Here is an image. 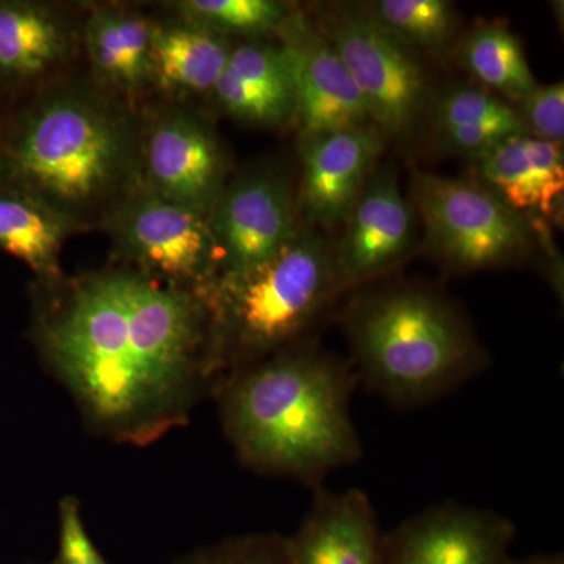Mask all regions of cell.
Instances as JSON below:
<instances>
[{
  "label": "cell",
  "mask_w": 564,
  "mask_h": 564,
  "mask_svg": "<svg viewBox=\"0 0 564 564\" xmlns=\"http://www.w3.org/2000/svg\"><path fill=\"white\" fill-rule=\"evenodd\" d=\"M32 343L93 434L148 447L220 380L202 295L135 269L39 282Z\"/></svg>",
  "instance_id": "1"
},
{
  "label": "cell",
  "mask_w": 564,
  "mask_h": 564,
  "mask_svg": "<svg viewBox=\"0 0 564 564\" xmlns=\"http://www.w3.org/2000/svg\"><path fill=\"white\" fill-rule=\"evenodd\" d=\"M352 381L347 364L295 344L225 375L212 395L243 466L318 484L361 456L350 414Z\"/></svg>",
  "instance_id": "2"
},
{
  "label": "cell",
  "mask_w": 564,
  "mask_h": 564,
  "mask_svg": "<svg viewBox=\"0 0 564 564\" xmlns=\"http://www.w3.org/2000/svg\"><path fill=\"white\" fill-rule=\"evenodd\" d=\"M139 151L129 118L113 104L79 90L44 93L10 111L0 182L82 228L131 191Z\"/></svg>",
  "instance_id": "3"
},
{
  "label": "cell",
  "mask_w": 564,
  "mask_h": 564,
  "mask_svg": "<svg viewBox=\"0 0 564 564\" xmlns=\"http://www.w3.org/2000/svg\"><path fill=\"white\" fill-rule=\"evenodd\" d=\"M347 334L364 380L392 403L443 395L484 367V350L447 300L414 288L356 300Z\"/></svg>",
  "instance_id": "4"
},
{
  "label": "cell",
  "mask_w": 564,
  "mask_h": 564,
  "mask_svg": "<svg viewBox=\"0 0 564 564\" xmlns=\"http://www.w3.org/2000/svg\"><path fill=\"white\" fill-rule=\"evenodd\" d=\"M340 292L333 252L304 228L261 265L218 274L203 299L220 380L299 343Z\"/></svg>",
  "instance_id": "5"
},
{
  "label": "cell",
  "mask_w": 564,
  "mask_h": 564,
  "mask_svg": "<svg viewBox=\"0 0 564 564\" xmlns=\"http://www.w3.org/2000/svg\"><path fill=\"white\" fill-rule=\"evenodd\" d=\"M413 207L429 250L458 272L497 269L524 259L538 229L475 182L414 174Z\"/></svg>",
  "instance_id": "6"
},
{
  "label": "cell",
  "mask_w": 564,
  "mask_h": 564,
  "mask_svg": "<svg viewBox=\"0 0 564 564\" xmlns=\"http://www.w3.org/2000/svg\"><path fill=\"white\" fill-rule=\"evenodd\" d=\"M118 251L135 270L203 296L220 274L209 220L198 212L132 188L106 215Z\"/></svg>",
  "instance_id": "7"
},
{
  "label": "cell",
  "mask_w": 564,
  "mask_h": 564,
  "mask_svg": "<svg viewBox=\"0 0 564 564\" xmlns=\"http://www.w3.org/2000/svg\"><path fill=\"white\" fill-rule=\"evenodd\" d=\"M315 25L347 66L375 128L391 139L406 135L429 99L421 65L410 50L362 7L329 11Z\"/></svg>",
  "instance_id": "8"
},
{
  "label": "cell",
  "mask_w": 564,
  "mask_h": 564,
  "mask_svg": "<svg viewBox=\"0 0 564 564\" xmlns=\"http://www.w3.org/2000/svg\"><path fill=\"white\" fill-rule=\"evenodd\" d=\"M207 220L220 273L261 265L300 231L291 185L273 170H252L226 182Z\"/></svg>",
  "instance_id": "9"
},
{
  "label": "cell",
  "mask_w": 564,
  "mask_h": 564,
  "mask_svg": "<svg viewBox=\"0 0 564 564\" xmlns=\"http://www.w3.org/2000/svg\"><path fill=\"white\" fill-rule=\"evenodd\" d=\"M141 185L209 218L228 182V159L214 131L185 111L159 118L140 143Z\"/></svg>",
  "instance_id": "10"
},
{
  "label": "cell",
  "mask_w": 564,
  "mask_h": 564,
  "mask_svg": "<svg viewBox=\"0 0 564 564\" xmlns=\"http://www.w3.org/2000/svg\"><path fill=\"white\" fill-rule=\"evenodd\" d=\"M278 35L291 69L300 139L372 124L347 66L313 21L293 11Z\"/></svg>",
  "instance_id": "11"
},
{
  "label": "cell",
  "mask_w": 564,
  "mask_h": 564,
  "mask_svg": "<svg viewBox=\"0 0 564 564\" xmlns=\"http://www.w3.org/2000/svg\"><path fill=\"white\" fill-rule=\"evenodd\" d=\"M343 226V237L333 252L343 291L391 272L413 252L417 239L413 204L404 199L393 170L380 166Z\"/></svg>",
  "instance_id": "12"
},
{
  "label": "cell",
  "mask_w": 564,
  "mask_h": 564,
  "mask_svg": "<svg viewBox=\"0 0 564 564\" xmlns=\"http://www.w3.org/2000/svg\"><path fill=\"white\" fill-rule=\"evenodd\" d=\"M514 527L458 503L430 508L383 538L381 564H510Z\"/></svg>",
  "instance_id": "13"
},
{
  "label": "cell",
  "mask_w": 564,
  "mask_h": 564,
  "mask_svg": "<svg viewBox=\"0 0 564 564\" xmlns=\"http://www.w3.org/2000/svg\"><path fill=\"white\" fill-rule=\"evenodd\" d=\"M384 135L373 124L302 140V182L296 209L321 228L344 225L377 170Z\"/></svg>",
  "instance_id": "14"
},
{
  "label": "cell",
  "mask_w": 564,
  "mask_h": 564,
  "mask_svg": "<svg viewBox=\"0 0 564 564\" xmlns=\"http://www.w3.org/2000/svg\"><path fill=\"white\" fill-rule=\"evenodd\" d=\"M288 543L289 564H381L383 536L369 497L359 489L318 491Z\"/></svg>",
  "instance_id": "15"
},
{
  "label": "cell",
  "mask_w": 564,
  "mask_h": 564,
  "mask_svg": "<svg viewBox=\"0 0 564 564\" xmlns=\"http://www.w3.org/2000/svg\"><path fill=\"white\" fill-rule=\"evenodd\" d=\"M481 185L511 210L551 217L564 193L563 144L516 135L475 159Z\"/></svg>",
  "instance_id": "16"
},
{
  "label": "cell",
  "mask_w": 564,
  "mask_h": 564,
  "mask_svg": "<svg viewBox=\"0 0 564 564\" xmlns=\"http://www.w3.org/2000/svg\"><path fill=\"white\" fill-rule=\"evenodd\" d=\"M210 95L225 113L247 124L280 128L295 122L291 69L281 44L232 46Z\"/></svg>",
  "instance_id": "17"
},
{
  "label": "cell",
  "mask_w": 564,
  "mask_h": 564,
  "mask_svg": "<svg viewBox=\"0 0 564 564\" xmlns=\"http://www.w3.org/2000/svg\"><path fill=\"white\" fill-rule=\"evenodd\" d=\"M73 44V29L61 11L31 0H0V95L50 76L69 57Z\"/></svg>",
  "instance_id": "18"
},
{
  "label": "cell",
  "mask_w": 564,
  "mask_h": 564,
  "mask_svg": "<svg viewBox=\"0 0 564 564\" xmlns=\"http://www.w3.org/2000/svg\"><path fill=\"white\" fill-rule=\"evenodd\" d=\"M155 22L115 7L93 11L84 44L96 76L113 90L137 96L152 85L151 44Z\"/></svg>",
  "instance_id": "19"
},
{
  "label": "cell",
  "mask_w": 564,
  "mask_h": 564,
  "mask_svg": "<svg viewBox=\"0 0 564 564\" xmlns=\"http://www.w3.org/2000/svg\"><path fill=\"white\" fill-rule=\"evenodd\" d=\"M79 229L35 196L0 182V251L28 265L39 282L62 280L63 243Z\"/></svg>",
  "instance_id": "20"
},
{
  "label": "cell",
  "mask_w": 564,
  "mask_h": 564,
  "mask_svg": "<svg viewBox=\"0 0 564 564\" xmlns=\"http://www.w3.org/2000/svg\"><path fill=\"white\" fill-rule=\"evenodd\" d=\"M231 51L228 39L191 22H155L151 44L152 85L173 95L212 93Z\"/></svg>",
  "instance_id": "21"
},
{
  "label": "cell",
  "mask_w": 564,
  "mask_h": 564,
  "mask_svg": "<svg viewBox=\"0 0 564 564\" xmlns=\"http://www.w3.org/2000/svg\"><path fill=\"white\" fill-rule=\"evenodd\" d=\"M434 126L447 150L478 159L502 141L527 135L518 109L492 91L459 85L440 96Z\"/></svg>",
  "instance_id": "22"
},
{
  "label": "cell",
  "mask_w": 564,
  "mask_h": 564,
  "mask_svg": "<svg viewBox=\"0 0 564 564\" xmlns=\"http://www.w3.org/2000/svg\"><path fill=\"white\" fill-rule=\"evenodd\" d=\"M463 65L502 99L519 104L536 87L524 47L503 22H481L464 39L459 52Z\"/></svg>",
  "instance_id": "23"
},
{
  "label": "cell",
  "mask_w": 564,
  "mask_h": 564,
  "mask_svg": "<svg viewBox=\"0 0 564 564\" xmlns=\"http://www.w3.org/2000/svg\"><path fill=\"white\" fill-rule=\"evenodd\" d=\"M362 9L408 50L443 55L455 35V7L447 0H378Z\"/></svg>",
  "instance_id": "24"
},
{
  "label": "cell",
  "mask_w": 564,
  "mask_h": 564,
  "mask_svg": "<svg viewBox=\"0 0 564 564\" xmlns=\"http://www.w3.org/2000/svg\"><path fill=\"white\" fill-rule=\"evenodd\" d=\"M181 20L217 33L261 39L280 33L293 14V7L280 0H184L174 3Z\"/></svg>",
  "instance_id": "25"
},
{
  "label": "cell",
  "mask_w": 564,
  "mask_h": 564,
  "mask_svg": "<svg viewBox=\"0 0 564 564\" xmlns=\"http://www.w3.org/2000/svg\"><path fill=\"white\" fill-rule=\"evenodd\" d=\"M174 564H289L285 536L245 534L198 549Z\"/></svg>",
  "instance_id": "26"
},
{
  "label": "cell",
  "mask_w": 564,
  "mask_h": 564,
  "mask_svg": "<svg viewBox=\"0 0 564 564\" xmlns=\"http://www.w3.org/2000/svg\"><path fill=\"white\" fill-rule=\"evenodd\" d=\"M527 135L551 143L563 144L564 140V85H536L519 102Z\"/></svg>",
  "instance_id": "27"
},
{
  "label": "cell",
  "mask_w": 564,
  "mask_h": 564,
  "mask_svg": "<svg viewBox=\"0 0 564 564\" xmlns=\"http://www.w3.org/2000/svg\"><path fill=\"white\" fill-rule=\"evenodd\" d=\"M57 510V554L47 564H109L87 532L82 518L80 500L74 496H65Z\"/></svg>",
  "instance_id": "28"
},
{
  "label": "cell",
  "mask_w": 564,
  "mask_h": 564,
  "mask_svg": "<svg viewBox=\"0 0 564 564\" xmlns=\"http://www.w3.org/2000/svg\"><path fill=\"white\" fill-rule=\"evenodd\" d=\"M510 564H564V560L562 554L534 555L530 556V558L521 560V562H513L511 560Z\"/></svg>",
  "instance_id": "29"
},
{
  "label": "cell",
  "mask_w": 564,
  "mask_h": 564,
  "mask_svg": "<svg viewBox=\"0 0 564 564\" xmlns=\"http://www.w3.org/2000/svg\"><path fill=\"white\" fill-rule=\"evenodd\" d=\"M10 111H6L2 106V95H0V143H2L3 133H6L7 121H9Z\"/></svg>",
  "instance_id": "30"
},
{
  "label": "cell",
  "mask_w": 564,
  "mask_h": 564,
  "mask_svg": "<svg viewBox=\"0 0 564 564\" xmlns=\"http://www.w3.org/2000/svg\"><path fill=\"white\" fill-rule=\"evenodd\" d=\"M24 564H39V563H24Z\"/></svg>",
  "instance_id": "31"
}]
</instances>
